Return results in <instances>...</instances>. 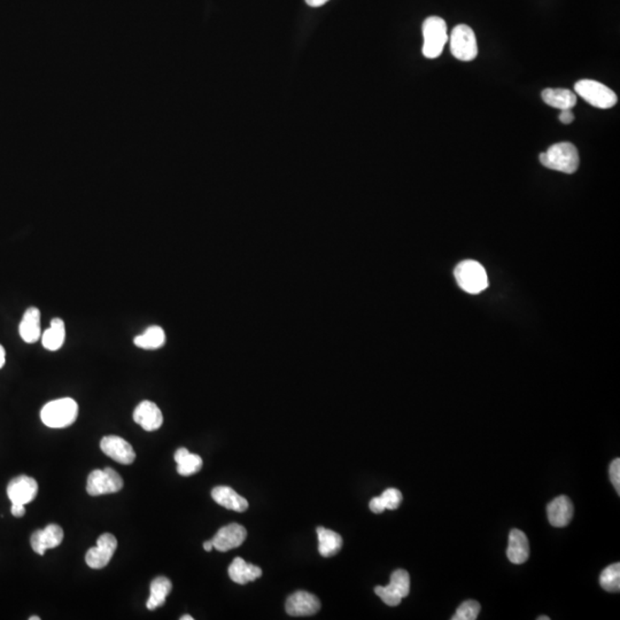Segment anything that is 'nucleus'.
Instances as JSON below:
<instances>
[{
	"label": "nucleus",
	"instance_id": "obj_6",
	"mask_svg": "<svg viewBox=\"0 0 620 620\" xmlns=\"http://www.w3.org/2000/svg\"><path fill=\"white\" fill-rule=\"evenodd\" d=\"M448 40H450V52L457 60L472 61L477 58V38L471 27L457 25Z\"/></svg>",
	"mask_w": 620,
	"mask_h": 620
},
{
	"label": "nucleus",
	"instance_id": "obj_5",
	"mask_svg": "<svg viewBox=\"0 0 620 620\" xmlns=\"http://www.w3.org/2000/svg\"><path fill=\"white\" fill-rule=\"evenodd\" d=\"M575 91L585 101L599 110H609L617 103V95L612 88L593 79H581L575 83Z\"/></svg>",
	"mask_w": 620,
	"mask_h": 620
},
{
	"label": "nucleus",
	"instance_id": "obj_29",
	"mask_svg": "<svg viewBox=\"0 0 620 620\" xmlns=\"http://www.w3.org/2000/svg\"><path fill=\"white\" fill-rule=\"evenodd\" d=\"M380 499L383 501L385 509L387 510H396L400 507L402 503V493L396 488H389L380 495Z\"/></svg>",
	"mask_w": 620,
	"mask_h": 620
},
{
	"label": "nucleus",
	"instance_id": "obj_7",
	"mask_svg": "<svg viewBox=\"0 0 620 620\" xmlns=\"http://www.w3.org/2000/svg\"><path fill=\"white\" fill-rule=\"evenodd\" d=\"M411 592V577L406 570H396L391 575V581L387 586H377L374 593L389 607H396L402 599L409 595Z\"/></svg>",
	"mask_w": 620,
	"mask_h": 620
},
{
	"label": "nucleus",
	"instance_id": "obj_1",
	"mask_svg": "<svg viewBox=\"0 0 620 620\" xmlns=\"http://www.w3.org/2000/svg\"><path fill=\"white\" fill-rule=\"evenodd\" d=\"M542 166L551 171L564 173H575L580 164L577 147L568 142L551 145L546 152L540 154Z\"/></svg>",
	"mask_w": 620,
	"mask_h": 620
},
{
	"label": "nucleus",
	"instance_id": "obj_17",
	"mask_svg": "<svg viewBox=\"0 0 620 620\" xmlns=\"http://www.w3.org/2000/svg\"><path fill=\"white\" fill-rule=\"evenodd\" d=\"M18 333L21 335L22 340L27 344H34L40 340L42 331H40V311L38 308L30 307L25 310V315L18 326Z\"/></svg>",
	"mask_w": 620,
	"mask_h": 620
},
{
	"label": "nucleus",
	"instance_id": "obj_33",
	"mask_svg": "<svg viewBox=\"0 0 620 620\" xmlns=\"http://www.w3.org/2000/svg\"><path fill=\"white\" fill-rule=\"evenodd\" d=\"M11 512H12V515L14 517H23V516H25V505H20V503H12V508H11Z\"/></svg>",
	"mask_w": 620,
	"mask_h": 620
},
{
	"label": "nucleus",
	"instance_id": "obj_39",
	"mask_svg": "<svg viewBox=\"0 0 620 620\" xmlns=\"http://www.w3.org/2000/svg\"><path fill=\"white\" fill-rule=\"evenodd\" d=\"M30 620H40V617H30L29 618Z\"/></svg>",
	"mask_w": 620,
	"mask_h": 620
},
{
	"label": "nucleus",
	"instance_id": "obj_37",
	"mask_svg": "<svg viewBox=\"0 0 620 620\" xmlns=\"http://www.w3.org/2000/svg\"><path fill=\"white\" fill-rule=\"evenodd\" d=\"M180 620H193V617H191L190 614H185V616L180 617Z\"/></svg>",
	"mask_w": 620,
	"mask_h": 620
},
{
	"label": "nucleus",
	"instance_id": "obj_22",
	"mask_svg": "<svg viewBox=\"0 0 620 620\" xmlns=\"http://www.w3.org/2000/svg\"><path fill=\"white\" fill-rule=\"evenodd\" d=\"M318 536V551L323 557H332L337 555L343 547V538L335 531L317 527Z\"/></svg>",
	"mask_w": 620,
	"mask_h": 620
},
{
	"label": "nucleus",
	"instance_id": "obj_18",
	"mask_svg": "<svg viewBox=\"0 0 620 620\" xmlns=\"http://www.w3.org/2000/svg\"><path fill=\"white\" fill-rule=\"evenodd\" d=\"M212 498L217 505L229 510L243 512L248 509V501L229 486H217L212 490Z\"/></svg>",
	"mask_w": 620,
	"mask_h": 620
},
{
	"label": "nucleus",
	"instance_id": "obj_31",
	"mask_svg": "<svg viewBox=\"0 0 620 620\" xmlns=\"http://www.w3.org/2000/svg\"><path fill=\"white\" fill-rule=\"evenodd\" d=\"M369 508H370V510L372 511L374 514H381V512L386 510L383 501L380 499V496H376V498L371 500L370 503H369Z\"/></svg>",
	"mask_w": 620,
	"mask_h": 620
},
{
	"label": "nucleus",
	"instance_id": "obj_36",
	"mask_svg": "<svg viewBox=\"0 0 620 620\" xmlns=\"http://www.w3.org/2000/svg\"><path fill=\"white\" fill-rule=\"evenodd\" d=\"M204 549L206 551H212V549H214L213 542H212V540H210V541L205 542Z\"/></svg>",
	"mask_w": 620,
	"mask_h": 620
},
{
	"label": "nucleus",
	"instance_id": "obj_21",
	"mask_svg": "<svg viewBox=\"0 0 620 620\" xmlns=\"http://www.w3.org/2000/svg\"><path fill=\"white\" fill-rule=\"evenodd\" d=\"M541 96L548 106L560 110H572L577 103V96L568 88H546Z\"/></svg>",
	"mask_w": 620,
	"mask_h": 620
},
{
	"label": "nucleus",
	"instance_id": "obj_4",
	"mask_svg": "<svg viewBox=\"0 0 620 620\" xmlns=\"http://www.w3.org/2000/svg\"><path fill=\"white\" fill-rule=\"evenodd\" d=\"M454 275L459 287L470 294H478L488 287V277L485 268L472 260L459 263Z\"/></svg>",
	"mask_w": 620,
	"mask_h": 620
},
{
	"label": "nucleus",
	"instance_id": "obj_2",
	"mask_svg": "<svg viewBox=\"0 0 620 620\" xmlns=\"http://www.w3.org/2000/svg\"><path fill=\"white\" fill-rule=\"evenodd\" d=\"M79 416V405L74 398H62L50 401L40 411V420L51 429L71 425Z\"/></svg>",
	"mask_w": 620,
	"mask_h": 620
},
{
	"label": "nucleus",
	"instance_id": "obj_16",
	"mask_svg": "<svg viewBox=\"0 0 620 620\" xmlns=\"http://www.w3.org/2000/svg\"><path fill=\"white\" fill-rule=\"evenodd\" d=\"M548 520L555 527L568 525L573 517V505L568 496H557L548 505Z\"/></svg>",
	"mask_w": 620,
	"mask_h": 620
},
{
	"label": "nucleus",
	"instance_id": "obj_28",
	"mask_svg": "<svg viewBox=\"0 0 620 620\" xmlns=\"http://www.w3.org/2000/svg\"><path fill=\"white\" fill-rule=\"evenodd\" d=\"M481 612V604L477 601L469 599L457 608L452 620H476Z\"/></svg>",
	"mask_w": 620,
	"mask_h": 620
},
{
	"label": "nucleus",
	"instance_id": "obj_32",
	"mask_svg": "<svg viewBox=\"0 0 620 620\" xmlns=\"http://www.w3.org/2000/svg\"><path fill=\"white\" fill-rule=\"evenodd\" d=\"M558 119H560L563 125H570V123L575 121V114L572 113V110H561Z\"/></svg>",
	"mask_w": 620,
	"mask_h": 620
},
{
	"label": "nucleus",
	"instance_id": "obj_26",
	"mask_svg": "<svg viewBox=\"0 0 620 620\" xmlns=\"http://www.w3.org/2000/svg\"><path fill=\"white\" fill-rule=\"evenodd\" d=\"M134 343L143 350H158L166 343V333L160 326H149L147 331L134 338Z\"/></svg>",
	"mask_w": 620,
	"mask_h": 620
},
{
	"label": "nucleus",
	"instance_id": "obj_14",
	"mask_svg": "<svg viewBox=\"0 0 620 620\" xmlns=\"http://www.w3.org/2000/svg\"><path fill=\"white\" fill-rule=\"evenodd\" d=\"M62 540H64V529L57 524H50L45 529H38L33 533L30 544L35 553L43 556L47 549H53L60 546Z\"/></svg>",
	"mask_w": 620,
	"mask_h": 620
},
{
	"label": "nucleus",
	"instance_id": "obj_15",
	"mask_svg": "<svg viewBox=\"0 0 620 620\" xmlns=\"http://www.w3.org/2000/svg\"><path fill=\"white\" fill-rule=\"evenodd\" d=\"M134 420L145 431L153 432L161 427L163 415L160 408L152 401L140 402L134 411Z\"/></svg>",
	"mask_w": 620,
	"mask_h": 620
},
{
	"label": "nucleus",
	"instance_id": "obj_24",
	"mask_svg": "<svg viewBox=\"0 0 620 620\" xmlns=\"http://www.w3.org/2000/svg\"><path fill=\"white\" fill-rule=\"evenodd\" d=\"M175 462L177 463V472L184 477L197 473L202 468V459L197 454L190 453L186 448L177 449Z\"/></svg>",
	"mask_w": 620,
	"mask_h": 620
},
{
	"label": "nucleus",
	"instance_id": "obj_27",
	"mask_svg": "<svg viewBox=\"0 0 620 620\" xmlns=\"http://www.w3.org/2000/svg\"><path fill=\"white\" fill-rule=\"evenodd\" d=\"M599 585L603 590L610 593H618L620 590V564L614 563L605 568L599 575Z\"/></svg>",
	"mask_w": 620,
	"mask_h": 620
},
{
	"label": "nucleus",
	"instance_id": "obj_3",
	"mask_svg": "<svg viewBox=\"0 0 620 620\" xmlns=\"http://www.w3.org/2000/svg\"><path fill=\"white\" fill-rule=\"evenodd\" d=\"M423 54L427 59L440 57L444 45L448 42L447 25L444 18L430 16L423 23Z\"/></svg>",
	"mask_w": 620,
	"mask_h": 620
},
{
	"label": "nucleus",
	"instance_id": "obj_35",
	"mask_svg": "<svg viewBox=\"0 0 620 620\" xmlns=\"http://www.w3.org/2000/svg\"><path fill=\"white\" fill-rule=\"evenodd\" d=\"M6 363V352L1 345H0V369L3 368Z\"/></svg>",
	"mask_w": 620,
	"mask_h": 620
},
{
	"label": "nucleus",
	"instance_id": "obj_34",
	"mask_svg": "<svg viewBox=\"0 0 620 620\" xmlns=\"http://www.w3.org/2000/svg\"><path fill=\"white\" fill-rule=\"evenodd\" d=\"M328 0H306V3L311 7L323 6L324 4L328 3Z\"/></svg>",
	"mask_w": 620,
	"mask_h": 620
},
{
	"label": "nucleus",
	"instance_id": "obj_30",
	"mask_svg": "<svg viewBox=\"0 0 620 620\" xmlns=\"http://www.w3.org/2000/svg\"><path fill=\"white\" fill-rule=\"evenodd\" d=\"M609 474H610V481L614 485V490H617L618 494H620V459H616L612 461L609 469Z\"/></svg>",
	"mask_w": 620,
	"mask_h": 620
},
{
	"label": "nucleus",
	"instance_id": "obj_8",
	"mask_svg": "<svg viewBox=\"0 0 620 620\" xmlns=\"http://www.w3.org/2000/svg\"><path fill=\"white\" fill-rule=\"evenodd\" d=\"M123 488V479L112 468L93 470L88 474L86 492L91 496L117 493Z\"/></svg>",
	"mask_w": 620,
	"mask_h": 620
},
{
	"label": "nucleus",
	"instance_id": "obj_13",
	"mask_svg": "<svg viewBox=\"0 0 620 620\" xmlns=\"http://www.w3.org/2000/svg\"><path fill=\"white\" fill-rule=\"evenodd\" d=\"M246 538V529L239 524L232 523L219 529L212 542L216 551L225 553L241 546Z\"/></svg>",
	"mask_w": 620,
	"mask_h": 620
},
{
	"label": "nucleus",
	"instance_id": "obj_10",
	"mask_svg": "<svg viewBox=\"0 0 620 620\" xmlns=\"http://www.w3.org/2000/svg\"><path fill=\"white\" fill-rule=\"evenodd\" d=\"M101 448L103 454L120 464H131L136 459V453L128 441L117 435H108L101 439Z\"/></svg>",
	"mask_w": 620,
	"mask_h": 620
},
{
	"label": "nucleus",
	"instance_id": "obj_20",
	"mask_svg": "<svg viewBox=\"0 0 620 620\" xmlns=\"http://www.w3.org/2000/svg\"><path fill=\"white\" fill-rule=\"evenodd\" d=\"M229 575L236 584L246 585L261 577L262 570L258 566L243 561L241 557H237L234 558L231 566H229Z\"/></svg>",
	"mask_w": 620,
	"mask_h": 620
},
{
	"label": "nucleus",
	"instance_id": "obj_25",
	"mask_svg": "<svg viewBox=\"0 0 620 620\" xmlns=\"http://www.w3.org/2000/svg\"><path fill=\"white\" fill-rule=\"evenodd\" d=\"M171 581L166 577L155 578L151 582V594L147 599V607L149 610H155L166 603L167 596L171 594Z\"/></svg>",
	"mask_w": 620,
	"mask_h": 620
},
{
	"label": "nucleus",
	"instance_id": "obj_23",
	"mask_svg": "<svg viewBox=\"0 0 620 620\" xmlns=\"http://www.w3.org/2000/svg\"><path fill=\"white\" fill-rule=\"evenodd\" d=\"M66 339V326L61 318L52 319L51 326L42 335L44 348L51 352L60 350Z\"/></svg>",
	"mask_w": 620,
	"mask_h": 620
},
{
	"label": "nucleus",
	"instance_id": "obj_11",
	"mask_svg": "<svg viewBox=\"0 0 620 620\" xmlns=\"http://www.w3.org/2000/svg\"><path fill=\"white\" fill-rule=\"evenodd\" d=\"M321 609V602L314 594L299 590L289 596L286 601L285 610L293 617H304L317 614Z\"/></svg>",
	"mask_w": 620,
	"mask_h": 620
},
{
	"label": "nucleus",
	"instance_id": "obj_12",
	"mask_svg": "<svg viewBox=\"0 0 620 620\" xmlns=\"http://www.w3.org/2000/svg\"><path fill=\"white\" fill-rule=\"evenodd\" d=\"M38 493V483L34 478L18 476L11 481L7 486V496L12 503L27 505L34 501Z\"/></svg>",
	"mask_w": 620,
	"mask_h": 620
},
{
	"label": "nucleus",
	"instance_id": "obj_38",
	"mask_svg": "<svg viewBox=\"0 0 620 620\" xmlns=\"http://www.w3.org/2000/svg\"><path fill=\"white\" fill-rule=\"evenodd\" d=\"M538 620H551V617H546V616H541V617H538Z\"/></svg>",
	"mask_w": 620,
	"mask_h": 620
},
{
	"label": "nucleus",
	"instance_id": "obj_19",
	"mask_svg": "<svg viewBox=\"0 0 620 620\" xmlns=\"http://www.w3.org/2000/svg\"><path fill=\"white\" fill-rule=\"evenodd\" d=\"M507 556L514 564H523L529 557V539L525 533L520 529H512L509 534L508 549Z\"/></svg>",
	"mask_w": 620,
	"mask_h": 620
},
{
	"label": "nucleus",
	"instance_id": "obj_9",
	"mask_svg": "<svg viewBox=\"0 0 620 620\" xmlns=\"http://www.w3.org/2000/svg\"><path fill=\"white\" fill-rule=\"evenodd\" d=\"M117 548V540L110 533H103L97 540V546L88 549L86 555V562L95 570H101L108 566L113 555Z\"/></svg>",
	"mask_w": 620,
	"mask_h": 620
}]
</instances>
